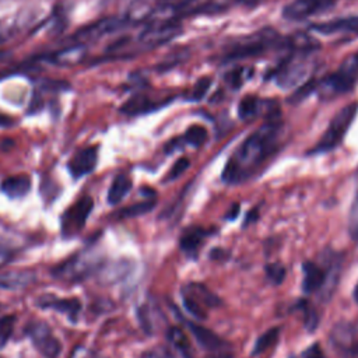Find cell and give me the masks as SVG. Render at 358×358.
I'll return each instance as SVG.
<instances>
[{"instance_id": "6da1fadb", "label": "cell", "mask_w": 358, "mask_h": 358, "mask_svg": "<svg viewBox=\"0 0 358 358\" xmlns=\"http://www.w3.org/2000/svg\"><path fill=\"white\" fill-rule=\"evenodd\" d=\"M278 131L280 124L274 120L252 133L228 159L222 171V180L228 185L249 180L274 152Z\"/></svg>"}, {"instance_id": "7a4b0ae2", "label": "cell", "mask_w": 358, "mask_h": 358, "mask_svg": "<svg viewBox=\"0 0 358 358\" xmlns=\"http://www.w3.org/2000/svg\"><path fill=\"white\" fill-rule=\"evenodd\" d=\"M101 268V260L90 252H77L50 268V274L66 282H80Z\"/></svg>"}, {"instance_id": "3957f363", "label": "cell", "mask_w": 358, "mask_h": 358, "mask_svg": "<svg viewBox=\"0 0 358 358\" xmlns=\"http://www.w3.org/2000/svg\"><path fill=\"white\" fill-rule=\"evenodd\" d=\"M358 78V60L355 55L347 57L340 69L324 77L317 85V94L322 99H331L352 90Z\"/></svg>"}, {"instance_id": "277c9868", "label": "cell", "mask_w": 358, "mask_h": 358, "mask_svg": "<svg viewBox=\"0 0 358 358\" xmlns=\"http://www.w3.org/2000/svg\"><path fill=\"white\" fill-rule=\"evenodd\" d=\"M358 112V103H348L344 108H341L330 120L326 131L315 145V148L310 151L313 154L317 152H327L334 150L344 138L345 133L348 131L355 115Z\"/></svg>"}, {"instance_id": "5b68a950", "label": "cell", "mask_w": 358, "mask_h": 358, "mask_svg": "<svg viewBox=\"0 0 358 358\" xmlns=\"http://www.w3.org/2000/svg\"><path fill=\"white\" fill-rule=\"evenodd\" d=\"M94 210V199L88 194L81 196L70 204L60 215V232L66 239L74 238L87 224L90 214Z\"/></svg>"}, {"instance_id": "8992f818", "label": "cell", "mask_w": 358, "mask_h": 358, "mask_svg": "<svg viewBox=\"0 0 358 358\" xmlns=\"http://www.w3.org/2000/svg\"><path fill=\"white\" fill-rule=\"evenodd\" d=\"M35 350L43 358H59L63 345L62 341L53 334L52 327L43 320H29L24 329Z\"/></svg>"}, {"instance_id": "52a82bcc", "label": "cell", "mask_w": 358, "mask_h": 358, "mask_svg": "<svg viewBox=\"0 0 358 358\" xmlns=\"http://www.w3.org/2000/svg\"><path fill=\"white\" fill-rule=\"evenodd\" d=\"M291 56L277 71V84L282 88H292L302 84L310 74L312 64L306 56Z\"/></svg>"}, {"instance_id": "ba28073f", "label": "cell", "mask_w": 358, "mask_h": 358, "mask_svg": "<svg viewBox=\"0 0 358 358\" xmlns=\"http://www.w3.org/2000/svg\"><path fill=\"white\" fill-rule=\"evenodd\" d=\"M187 329L192 333V336L196 338L197 344L203 347L206 351H208L213 358H231L229 344L222 340L218 334H215L213 330L200 326L194 322H187Z\"/></svg>"}, {"instance_id": "9c48e42d", "label": "cell", "mask_w": 358, "mask_h": 358, "mask_svg": "<svg viewBox=\"0 0 358 358\" xmlns=\"http://www.w3.org/2000/svg\"><path fill=\"white\" fill-rule=\"evenodd\" d=\"M274 39H275V32L273 31L259 32L253 38L232 46V49L225 55V60H238V59L257 56L266 52L271 45H274Z\"/></svg>"}, {"instance_id": "30bf717a", "label": "cell", "mask_w": 358, "mask_h": 358, "mask_svg": "<svg viewBox=\"0 0 358 358\" xmlns=\"http://www.w3.org/2000/svg\"><path fill=\"white\" fill-rule=\"evenodd\" d=\"M180 25L173 21H152L140 34V43L148 48L159 46L180 34Z\"/></svg>"}, {"instance_id": "8fae6325", "label": "cell", "mask_w": 358, "mask_h": 358, "mask_svg": "<svg viewBox=\"0 0 358 358\" xmlns=\"http://www.w3.org/2000/svg\"><path fill=\"white\" fill-rule=\"evenodd\" d=\"M35 305L39 309H52L62 315H66L69 317V320H71V322L77 320V317L83 309V303L78 298H62V296L53 295V294L39 295L35 299Z\"/></svg>"}, {"instance_id": "7c38bea8", "label": "cell", "mask_w": 358, "mask_h": 358, "mask_svg": "<svg viewBox=\"0 0 358 358\" xmlns=\"http://www.w3.org/2000/svg\"><path fill=\"white\" fill-rule=\"evenodd\" d=\"M337 0H292L282 8V15L288 20H303L334 6Z\"/></svg>"}, {"instance_id": "4fadbf2b", "label": "cell", "mask_w": 358, "mask_h": 358, "mask_svg": "<svg viewBox=\"0 0 358 358\" xmlns=\"http://www.w3.org/2000/svg\"><path fill=\"white\" fill-rule=\"evenodd\" d=\"M126 22H127L126 18H116V17H109V18H103L101 21L92 22V24L84 27L81 31L76 32L74 42L85 45L87 42L99 39L101 36H103L109 32H115V31L120 29Z\"/></svg>"}, {"instance_id": "5bb4252c", "label": "cell", "mask_w": 358, "mask_h": 358, "mask_svg": "<svg viewBox=\"0 0 358 358\" xmlns=\"http://www.w3.org/2000/svg\"><path fill=\"white\" fill-rule=\"evenodd\" d=\"M98 164V147L88 145L78 150L67 162V169L73 179H80L91 173Z\"/></svg>"}, {"instance_id": "9a60e30c", "label": "cell", "mask_w": 358, "mask_h": 358, "mask_svg": "<svg viewBox=\"0 0 358 358\" xmlns=\"http://www.w3.org/2000/svg\"><path fill=\"white\" fill-rule=\"evenodd\" d=\"M32 180L27 173H17L4 178L0 182V192L8 199L17 200L25 197L31 192Z\"/></svg>"}, {"instance_id": "2e32d148", "label": "cell", "mask_w": 358, "mask_h": 358, "mask_svg": "<svg viewBox=\"0 0 358 358\" xmlns=\"http://www.w3.org/2000/svg\"><path fill=\"white\" fill-rule=\"evenodd\" d=\"M326 280L323 287L319 289L320 298L323 301H329L333 295V292L337 288V282L340 280V273H341V260L340 256L336 253H329V260L326 263Z\"/></svg>"}, {"instance_id": "e0dca14e", "label": "cell", "mask_w": 358, "mask_h": 358, "mask_svg": "<svg viewBox=\"0 0 358 358\" xmlns=\"http://www.w3.org/2000/svg\"><path fill=\"white\" fill-rule=\"evenodd\" d=\"M87 53V46L83 43H71L69 46L62 48L60 50L55 52L50 56V62L55 63L56 66H63V67H70L74 64H78L83 62Z\"/></svg>"}, {"instance_id": "ac0fdd59", "label": "cell", "mask_w": 358, "mask_h": 358, "mask_svg": "<svg viewBox=\"0 0 358 358\" xmlns=\"http://www.w3.org/2000/svg\"><path fill=\"white\" fill-rule=\"evenodd\" d=\"M36 280V274L31 270H11L0 273V288L8 291H17L27 288Z\"/></svg>"}, {"instance_id": "d6986e66", "label": "cell", "mask_w": 358, "mask_h": 358, "mask_svg": "<svg viewBox=\"0 0 358 358\" xmlns=\"http://www.w3.org/2000/svg\"><path fill=\"white\" fill-rule=\"evenodd\" d=\"M303 278H302V289L305 294L319 292L326 280V271L323 267L317 266L313 262H305L302 264Z\"/></svg>"}, {"instance_id": "ffe728a7", "label": "cell", "mask_w": 358, "mask_h": 358, "mask_svg": "<svg viewBox=\"0 0 358 358\" xmlns=\"http://www.w3.org/2000/svg\"><path fill=\"white\" fill-rule=\"evenodd\" d=\"M313 29L323 34V35H331V34H357L358 35V15L344 17L331 20L323 24L313 25Z\"/></svg>"}, {"instance_id": "44dd1931", "label": "cell", "mask_w": 358, "mask_h": 358, "mask_svg": "<svg viewBox=\"0 0 358 358\" xmlns=\"http://www.w3.org/2000/svg\"><path fill=\"white\" fill-rule=\"evenodd\" d=\"M185 296L192 298L203 308H215L220 305V299L208 288L201 284H189L182 289Z\"/></svg>"}, {"instance_id": "7402d4cb", "label": "cell", "mask_w": 358, "mask_h": 358, "mask_svg": "<svg viewBox=\"0 0 358 358\" xmlns=\"http://www.w3.org/2000/svg\"><path fill=\"white\" fill-rule=\"evenodd\" d=\"M130 189H131V179L126 173L116 175L108 189V194H106L108 204L117 206L130 192Z\"/></svg>"}, {"instance_id": "603a6c76", "label": "cell", "mask_w": 358, "mask_h": 358, "mask_svg": "<svg viewBox=\"0 0 358 358\" xmlns=\"http://www.w3.org/2000/svg\"><path fill=\"white\" fill-rule=\"evenodd\" d=\"M207 235L206 231L203 229H192L189 232H186L182 238H180V249L183 250L185 255L194 257L197 255L199 248L203 243L204 236Z\"/></svg>"}, {"instance_id": "cb8c5ba5", "label": "cell", "mask_w": 358, "mask_h": 358, "mask_svg": "<svg viewBox=\"0 0 358 358\" xmlns=\"http://www.w3.org/2000/svg\"><path fill=\"white\" fill-rule=\"evenodd\" d=\"M155 206V200L152 199H148V200H144V201H140V203H134L120 211L116 213V217L117 218H133V217H138V215H143L148 211H151Z\"/></svg>"}, {"instance_id": "d4e9b609", "label": "cell", "mask_w": 358, "mask_h": 358, "mask_svg": "<svg viewBox=\"0 0 358 358\" xmlns=\"http://www.w3.org/2000/svg\"><path fill=\"white\" fill-rule=\"evenodd\" d=\"M280 334V329L278 327H271L268 329L266 333H263L255 343L253 350H252V355H259L262 352H264L267 348H270L271 345L275 344L277 338Z\"/></svg>"}, {"instance_id": "484cf974", "label": "cell", "mask_w": 358, "mask_h": 358, "mask_svg": "<svg viewBox=\"0 0 358 358\" xmlns=\"http://www.w3.org/2000/svg\"><path fill=\"white\" fill-rule=\"evenodd\" d=\"M157 105L154 103V101L145 98V96H138V98H133L130 99L123 108L122 110L124 113H129V115H138V113H144V112H148L151 109H154Z\"/></svg>"}, {"instance_id": "4316f807", "label": "cell", "mask_w": 358, "mask_h": 358, "mask_svg": "<svg viewBox=\"0 0 358 358\" xmlns=\"http://www.w3.org/2000/svg\"><path fill=\"white\" fill-rule=\"evenodd\" d=\"M168 340L173 344L176 350H179L185 355V358H190V343L187 341L185 333L180 329L173 327L168 330Z\"/></svg>"}, {"instance_id": "83f0119b", "label": "cell", "mask_w": 358, "mask_h": 358, "mask_svg": "<svg viewBox=\"0 0 358 358\" xmlns=\"http://www.w3.org/2000/svg\"><path fill=\"white\" fill-rule=\"evenodd\" d=\"M17 317L15 315H4L0 317V350L6 347V344L8 343L14 326H15Z\"/></svg>"}, {"instance_id": "f1b7e54d", "label": "cell", "mask_w": 358, "mask_h": 358, "mask_svg": "<svg viewBox=\"0 0 358 358\" xmlns=\"http://www.w3.org/2000/svg\"><path fill=\"white\" fill-rule=\"evenodd\" d=\"M257 112H259V101L256 98L248 96L243 101H241L238 106V115L243 120L253 119L257 115Z\"/></svg>"}, {"instance_id": "f546056e", "label": "cell", "mask_w": 358, "mask_h": 358, "mask_svg": "<svg viewBox=\"0 0 358 358\" xmlns=\"http://www.w3.org/2000/svg\"><path fill=\"white\" fill-rule=\"evenodd\" d=\"M185 141L193 147H200L207 140V130L203 126H192L185 133Z\"/></svg>"}, {"instance_id": "4dcf8cb0", "label": "cell", "mask_w": 358, "mask_h": 358, "mask_svg": "<svg viewBox=\"0 0 358 358\" xmlns=\"http://www.w3.org/2000/svg\"><path fill=\"white\" fill-rule=\"evenodd\" d=\"M183 306H185L186 312H187V313H190L194 319L204 320V319L207 317L206 308H203V306H201V305H199L196 301H193L192 298L185 296V295H183Z\"/></svg>"}, {"instance_id": "1f68e13d", "label": "cell", "mask_w": 358, "mask_h": 358, "mask_svg": "<svg viewBox=\"0 0 358 358\" xmlns=\"http://www.w3.org/2000/svg\"><path fill=\"white\" fill-rule=\"evenodd\" d=\"M187 168H189V159H187V158H180V159H178V161L173 164L172 169L169 171L166 180H172V179L179 178Z\"/></svg>"}, {"instance_id": "d6a6232c", "label": "cell", "mask_w": 358, "mask_h": 358, "mask_svg": "<svg viewBox=\"0 0 358 358\" xmlns=\"http://www.w3.org/2000/svg\"><path fill=\"white\" fill-rule=\"evenodd\" d=\"M267 275L274 284H280L285 277V268L281 264H271L267 267Z\"/></svg>"}, {"instance_id": "836d02e7", "label": "cell", "mask_w": 358, "mask_h": 358, "mask_svg": "<svg viewBox=\"0 0 358 358\" xmlns=\"http://www.w3.org/2000/svg\"><path fill=\"white\" fill-rule=\"evenodd\" d=\"M208 87H210V80H208V78H201V80L196 84L194 91H193V95H192L190 98H192V99H194V101L201 99V98L204 96L206 91L208 90Z\"/></svg>"}, {"instance_id": "e575fe53", "label": "cell", "mask_w": 358, "mask_h": 358, "mask_svg": "<svg viewBox=\"0 0 358 358\" xmlns=\"http://www.w3.org/2000/svg\"><path fill=\"white\" fill-rule=\"evenodd\" d=\"M301 358H324V354L322 347L317 343H315L309 345L306 350H303Z\"/></svg>"}, {"instance_id": "d590c367", "label": "cell", "mask_w": 358, "mask_h": 358, "mask_svg": "<svg viewBox=\"0 0 358 358\" xmlns=\"http://www.w3.org/2000/svg\"><path fill=\"white\" fill-rule=\"evenodd\" d=\"M357 220H358V192H357L354 203L351 206V222L357 221Z\"/></svg>"}, {"instance_id": "8d00e7d4", "label": "cell", "mask_w": 358, "mask_h": 358, "mask_svg": "<svg viewBox=\"0 0 358 358\" xmlns=\"http://www.w3.org/2000/svg\"><path fill=\"white\" fill-rule=\"evenodd\" d=\"M351 236H352L354 241L358 243V220L351 222Z\"/></svg>"}, {"instance_id": "74e56055", "label": "cell", "mask_w": 358, "mask_h": 358, "mask_svg": "<svg viewBox=\"0 0 358 358\" xmlns=\"http://www.w3.org/2000/svg\"><path fill=\"white\" fill-rule=\"evenodd\" d=\"M352 296H354V301L358 303V282H357V285H355V288H354V294H352Z\"/></svg>"}, {"instance_id": "f35d334b", "label": "cell", "mask_w": 358, "mask_h": 358, "mask_svg": "<svg viewBox=\"0 0 358 358\" xmlns=\"http://www.w3.org/2000/svg\"><path fill=\"white\" fill-rule=\"evenodd\" d=\"M352 330H354V337H357L358 336V322H357V324H352Z\"/></svg>"}]
</instances>
